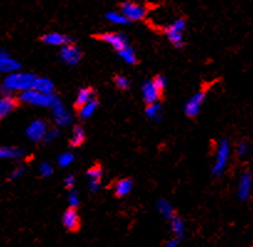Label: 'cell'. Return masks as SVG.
<instances>
[{
  "label": "cell",
  "instance_id": "1",
  "mask_svg": "<svg viewBox=\"0 0 253 247\" xmlns=\"http://www.w3.org/2000/svg\"><path fill=\"white\" fill-rule=\"evenodd\" d=\"M36 77L38 76L34 75V73L23 72V71L10 73V75H5V77L3 80V84H1L3 94L14 95L16 92L23 94V92L29 91V90H33Z\"/></svg>",
  "mask_w": 253,
  "mask_h": 247
},
{
  "label": "cell",
  "instance_id": "2",
  "mask_svg": "<svg viewBox=\"0 0 253 247\" xmlns=\"http://www.w3.org/2000/svg\"><path fill=\"white\" fill-rule=\"evenodd\" d=\"M20 102L25 104H30L34 107H41V108H55L57 104L61 103V99L56 94H41V92L35 91V90H29V91L23 92L19 96Z\"/></svg>",
  "mask_w": 253,
  "mask_h": 247
},
{
  "label": "cell",
  "instance_id": "3",
  "mask_svg": "<svg viewBox=\"0 0 253 247\" xmlns=\"http://www.w3.org/2000/svg\"><path fill=\"white\" fill-rule=\"evenodd\" d=\"M231 156V146L228 141L222 139L218 142L217 147H216V153H215V160L212 164V173L216 177H220L223 174L226 167H227L228 161H230Z\"/></svg>",
  "mask_w": 253,
  "mask_h": 247
},
{
  "label": "cell",
  "instance_id": "4",
  "mask_svg": "<svg viewBox=\"0 0 253 247\" xmlns=\"http://www.w3.org/2000/svg\"><path fill=\"white\" fill-rule=\"evenodd\" d=\"M185 30H186V21L184 19H176L164 29V33L169 43L176 49H180L184 45Z\"/></svg>",
  "mask_w": 253,
  "mask_h": 247
},
{
  "label": "cell",
  "instance_id": "5",
  "mask_svg": "<svg viewBox=\"0 0 253 247\" xmlns=\"http://www.w3.org/2000/svg\"><path fill=\"white\" fill-rule=\"evenodd\" d=\"M121 9V13L126 16L129 23L132 21H140L147 16V9L142 5V4H138L132 0H126L119 6Z\"/></svg>",
  "mask_w": 253,
  "mask_h": 247
},
{
  "label": "cell",
  "instance_id": "6",
  "mask_svg": "<svg viewBox=\"0 0 253 247\" xmlns=\"http://www.w3.org/2000/svg\"><path fill=\"white\" fill-rule=\"evenodd\" d=\"M48 126L43 119H35L31 122L25 129V136L34 143L45 142L46 134L48 132Z\"/></svg>",
  "mask_w": 253,
  "mask_h": 247
},
{
  "label": "cell",
  "instance_id": "7",
  "mask_svg": "<svg viewBox=\"0 0 253 247\" xmlns=\"http://www.w3.org/2000/svg\"><path fill=\"white\" fill-rule=\"evenodd\" d=\"M60 60L67 66H76L82 60V51L74 43L60 49Z\"/></svg>",
  "mask_w": 253,
  "mask_h": 247
},
{
  "label": "cell",
  "instance_id": "8",
  "mask_svg": "<svg viewBox=\"0 0 253 247\" xmlns=\"http://www.w3.org/2000/svg\"><path fill=\"white\" fill-rule=\"evenodd\" d=\"M206 101V92L205 91H199L194 94L193 96L190 97L184 104V113L187 117L193 118L196 117L201 112L204 103Z\"/></svg>",
  "mask_w": 253,
  "mask_h": 247
},
{
  "label": "cell",
  "instance_id": "9",
  "mask_svg": "<svg viewBox=\"0 0 253 247\" xmlns=\"http://www.w3.org/2000/svg\"><path fill=\"white\" fill-rule=\"evenodd\" d=\"M98 39L103 43L108 44L117 52H121L122 50L130 46L129 40L123 33H103L98 36Z\"/></svg>",
  "mask_w": 253,
  "mask_h": 247
},
{
  "label": "cell",
  "instance_id": "10",
  "mask_svg": "<svg viewBox=\"0 0 253 247\" xmlns=\"http://www.w3.org/2000/svg\"><path fill=\"white\" fill-rule=\"evenodd\" d=\"M52 111V119L55 122L56 126L58 128H67L72 124L74 122V117H72V113L63 106L62 102L60 104L55 107V108L51 109Z\"/></svg>",
  "mask_w": 253,
  "mask_h": 247
},
{
  "label": "cell",
  "instance_id": "11",
  "mask_svg": "<svg viewBox=\"0 0 253 247\" xmlns=\"http://www.w3.org/2000/svg\"><path fill=\"white\" fill-rule=\"evenodd\" d=\"M253 189V177L250 172H245L240 175L237 183V198L241 201H246L251 198Z\"/></svg>",
  "mask_w": 253,
  "mask_h": 247
},
{
  "label": "cell",
  "instance_id": "12",
  "mask_svg": "<svg viewBox=\"0 0 253 247\" xmlns=\"http://www.w3.org/2000/svg\"><path fill=\"white\" fill-rule=\"evenodd\" d=\"M21 68V63L16 58H14L8 51H0V71L5 75L19 72Z\"/></svg>",
  "mask_w": 253,
  "mask_h": 247
},
{
  "label": "cell",
  "instance_id": "13",
  "mask_svg": "<svg viewBox=\"0 0 253 247\" xmlns=\"http://www.w3.org/2000/svg\"><path fill=\"white\" fill-rule=\"evenodd\" d=\"M160 94H162V92H160L159 89L155 86L153 80H148L145 81V82H143L142 97L147 104L158 103L160 99Z\"/></svg>",
  "mask_w": 253,
  "mask_h": 247
},
{
  "label": "cell",
  "instance_id": "14",
  "mask_svg": "<svg viewBox=\"0 0 253 247\" xmlns=\"http://www.w3.org/2000/svg\"><path fill=\"white\" fill-rule=\"evenodd\" d=\"M87 183L88 188L92 193H97L102 188V182H103V170L101 167H92L87 170Z\"/></svg>",
  "mask_w": 253,
  "mask_h": 247
},
{
  "label": "cell",
  "instance_id": "15",
  "mask_svg": "<svg viewBox=\"0 0 253 247\" xmlns=\"http://www.w3.org/2000/svg\"><path fill=\"white\" fill-rule=\"evenodd\" d=\"M41 41L45 43L46 45L50 46H56V48H62L65 45H69V44L74 43L70 36L63 35L61 33H56V31H52V33H46L45 35H42L41 38Z\"/></svg>",
  "mask_w": 253,
  "mask_h": 247
},
{
  "label": "cell",
  "instance_id": "16",
  "mask_svg": "<svg viewBox=\"0 0 253 247\" xmlns=\"http://www.w3.org/2000/svg\"><path fill=\"white\" fill-rule=\"evenodd\" d=\"M61 222H62L63 227H65L66 230H69V231H75V230L79 229L80 216L79 214H77L76 209L69 207V209L62 214Z\"/></svg>",
  "mask_w": 253,
  "mask_h": 247
},
{
  "label": "cell",
  "instance_id": "17",
  "mask_svg": "<svg viewBox=\"0 0 253 247\" xmlns=\"http://www.w3.org/2000/svg\"><path fill=\"white\" fill-rule=\"evenodd\" d=\"M26 155V150L20 147L4 146L0 148V156L6 160H23Z\"/></svg>",
  "mask_w": 253,
  "mask_h": 247
},
{
  "label": "cell",
  "instance_id": "18",
  "mask_svg": "<svg viewBox=\"0 0 253 247\" xmlns=\"http://www.w3.org/2000/svg\"><path fill=\"white\" fill-rule=\"evenodd\" d=\"M15 107H16L15 97H14L13 95L3 94L1 99H0V117L4 119L8 116H10V113L15 109Z\"/></svg>",
  "mask_w": 253,
  "mask_h": 247
},
{
  "label": "cell",
  "instance_id": "19",
  "mask_svg": "<svg viewBox=\"0 0 253 247\" xmlns=\"http://www.w3.org/2000/svg\"><path fill=\"white\" fill-rule=\"evenodd\" d=\"M157 210L158 212H159V214L167 220V221H170V220H172L175 216H176V212H175L174 206H172L171 202L167 199L158 200Z\"/></svg>",
  "mask_w": 253,
  "mask_h": 247
},
{
  "label": "cell",
  "instance_id": "20",
  "mask_svg": "<svg viewBox=\"0 0 253 247\" xmlns=\"http://www.w3.org/2000/svg\"><path fill=\"white\" fill-rule=\"evenodd\" d=\"M33 90L46 95L55 94V92H53L55 91V84H53V81L50 80L48 77H36Z\"/></svg>",
  "mask_w": 253,
  "mask_h": 247
},
{
  "label": "cell",
  "instance_id": "21",
  "mask_svg": "<svg viewBox=\"0 0 253 247\" xmlns=\"http://www.w3.org/2000/svg\"><path fill=\"white\" fill-rule=\"evenodd\" d=\"M133 190V182L130 179H121L114 184V194L118 198L129 195Z\"/></svg>",
  "mask_w": 253,
  "mask_h": 247
},
{
  "label": "cell",
  "instance_id": "22",
  "mask_svg": "<svg viewBox=\"0 0 253 247\" xmlns=\"http://www.w3.org/2000/svg\"><path fill=\"white\" fill-rule=\"evenodd\" d=\"M169 224H170V229H171V232L174 234L175 239H176L177 241H180V240L185 236V231H186L184 220L176 215L174 219L170 220Z\"/></svg>",
  "mask_w": 253,
  "mask_h": 247
},
{
  "label": "cell",
  "instance_id": "23",
  "mask_svg": "<svg viewBox=\"0 0 253 247\" xmlns=\"http://www.w3.org/2000/svg\"><path fill=\"white\" fill-rule=\"evenodd\" d=\"M86 141V132L81 126H75L72 128L71 137H70V146L74 148H79Z\"/></svg>",
  "mask_w": 253,
  "mask_h": 247
},
{
  "label": "cell",
  "instance_id": "24",
  "mask_svg": "<svg viewBox=\"0 0 253 247\" xmlns=\"http://www.w3.org/2000/svg\"><path fill=\"white\" fill-rule=\"evenodd\" d=\"M94 99V91L91 87H82L79 90L76 95V106L82 107L84 104L88 103V102L93 101Z\"/></svg>",
  "mask_w": 253,
  "mask_h": 247
},
{
  "label": "cell",
  "instance_id": "25",
  "mask_svg": "<svg viewBox=\"0 0 253 247\" xmlns=\"http://www.w3.org/2000/svg\"><path fill=\"white\" fill-rule=\"evenodd\" d=\"M98 108V102L96 99L88 102V103L84 104L82 107L79 108V116L81 119H89L94 116V113L97 112Z\"/></svg>",
  "mask_w": 253,
  "mask_h": 247
},
{
  "label": "cell",
  "instance_id": "26",
  "mask_svg": "<svg viewBox=\"0 0 253 247\" xmlns=\"http://www.w3.org/2000/svg\"><path fill=\"white\" fill-rule=\"evenodd\" d=\"M104 19L114 25H128L129 20L121 13V11H108L104 15Z\"/></svg>",
  "mask_w": 253,
  "mask_h": 247
},
{
  "label": "cell",
  "instance_id": "27",
  "mask_svg": "<svg viewBox=\"0 0 253 247\" xmlns=\"http://www.w3.org/2000/svg\"><path fill=\"white\" fill-rule=\"evenodd\" d=\"M162 104L158 102V103H153V104H148L147 108H145V114L149 119H153V121H159L162 118Z\"/></svg>",
  "mask_w": 253,
  "mask_h": 247
},
{
  "label": "cell",
  "instance_id": "28",
  "mask_svg": "<svg viewBox=\"0 0 253 247\" xmlns=\"http://www.w3.org/2000/svg\"><path fill=\"white\" fill-rule=\"evenodd\" d=\"M118 55L128 65H135L137 63V55H135V51L132 46H128L126 49L122 50L121 52H118Z\"/></svg>",
  "mask_w": 253,
  "mask_h": 247
},
{
  "label": "cell",
  "instance_id": "29",
  "mask_svg": "<svg viewBox=\"0 0 253 247\" xmlns=\"http://www.w3.org/2000/svg\"><path fill=\"white\" fill-rule=\"evenodd\" d=\"M75 161V155L71 151H65V153H61L57 156V164L58 167L61 168H67L70 167L72 163Z\"/></svg>",
  "mask_w": 253,
  "mask_h": 247
},
{
  "label": "cell",
  "instance_id": "30",
  "mask_svg": "<svg viewBox=\"0 0 253 247\" xmlns=\"http://www.w3.org/2000/svg\"><path fill=\"white\" fill-rule=\"evenodd\" d=\"M66 199H67V204H69V207L76 209V207L80 205V195L75 189L69 190Z\"/></svg>",
  "mask_w": 253,
  "mask_h": 247
},
{
  "label": "cell",
  "instance_id": "31",
  "mask_svg": "<svg viewBox=\"0 0 253 247\" xmlns=\"http://www.w3.org/2000/svg\"><path fill=\"white\" fill-rule=\"evenodd\" d=\"M39 173L42 178H50L53 174V168L48 161H42L39 165Z\"/></svg>",
  "mask_w": 253,
  "mask_h": 247
},
{
  "label": "cell",
  "instance_id": "32",
  "mask_svg": "<svg viewBox=\"0 0 253 247\" xmlns=\"http://www.w3.org/2000/svg\"><path fill=\"white\" fill-rule=\"evenodd\" d=\"M114 84H116V86L118 87L119 90H128L130 86V81L129 78L126 77V76L118 75L114 77Z\"/></svg>",
  "mask_w": 253,
  "mask_h": 247
},
{
  "label": "cell",
  "instance_id": "33",
  "mask_svg": "<svg viewBox=\"0 0 253 247\" xmlns=\"http://www.w3.org/2000/svg\"><path fill=\"white\" fill-rule=\"evenodd\" d=\"M25 172H26V168H25V167H18V168H15V169L11 170V172L9 173L8 179L11 180V182H14V180L20 179V178L24 177V174H25Z\"/></svg>",
  "mask_w": 253,
  "mask_h": 247
},
{
  "label": "cell",
  "instance_id": "34",
  "mask_svg": "<svg viewBox=\"0 0 253 247\" xmlns=\"http://www.w3.org/2000/svg\"><path fill=\"white\" fill-rule=\"evenodd\" d=\"M153 82H154L155 86H157L158 89H159L160 92H163L165 89H167L168 80H167V77H165V76H163V75L155 76V78H154V80H153Z\"/></svg>",
  "mask_w": 253,
  "mask_h": 247
},
{
  "label": "cell",
  "instance_id": "35",
  "mask_svg": "<svg viewBox=\"0 0 253 247\" xmlns=\"http://www.w3.org/2000/svg\"><path fill=\"white\" fill-rule=\"evenodd\" d=\"M61 136V131L58 128H50L48 129L47 134H46L45 142L46 143H51V142H55L58 137Z\"/></svg>",
  "mask_w": 253,
  "mask_h": 247
},
{
  "label": "cell",
  "instance_id": "36",
  "mask_svg": "<svg viewBox=\"0 0 253 247\" xmlns=\"http://www.w3.org/2000/svg\"><path fill=\"white\" fill-rule=\"evenodd\" d=\"M248 151H250V146L246 142H240L237 144V147H236V154L238 156H246L248 154Z\"/></svg>",
  "mask_w": 253,
  "mask_h": 247
},
{
  "label": "cell",
  "instance_id": "37",
  "mask_svg": "<svg viewBox=\"0 0 253 247\" xmlns=\"http://www.w3.org/2000/svg\"><path fill=\"white\" fill-rule=\"evenodd\" d=\"M75 184H76V178L72 174H67L65 179H63V185L66 187L67 190L75 189Z\"/></svg>",
  "mask_w": 253,
  "mask_h": 247
},
{
  "label": "cell",
  "instance_id": "38",
  "mask_svg": "<svg viewBox=\"0 0 253 247\" xmlns=\"http://www.w3.org/2000/svg\"><path fill=\"white\" fill-rule=\"evenodd\" d=\"M177 246V240L174 239V240H170L169 242H168L167 245H165V247H176Z\"/></svg>",
  "mask_w": 253,
  "mask_h": 247
}]
</instances>
